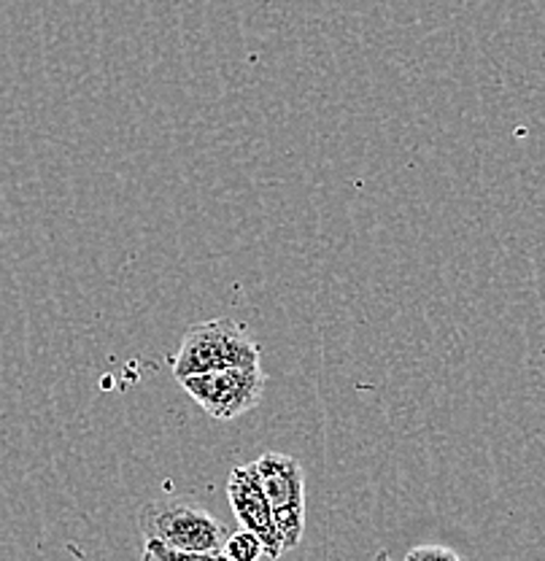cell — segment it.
Returning <instances> with one entry per match:
<instances>
[{
  "instance_id": "1",
  "label": "cell",
  "mask_w": 545,
  "mask_h": 561,
  "mask_svg": "<svg viewBox=\"0 0 545 561\" xmlns=\"http://www.w3.org/2000/svg\"><path fill=\"white\" fill-rule=\"evenodd\" d=\"M171 365L179 381L232 367H260V346L236 319H211L184 332Z\"/></svg>"
},
{
  "instance_id": "2",
  "label": "cell",
  "mask_w": 545,
  "mask_h": 561,
  "mask_svg": "<svg viewBox=\"0 0 545 561\" xmlns=\"http://www.w3.org/2000/svg\"><path fill=\"white\" fill-rule=\"evenodd\" d=\"M138 529L144 540H160L162 546L190 553L225 551L230 531L208 511L181 496H160L138 511Z\"/></svg>"
},
{
  "instance_id": "3",
  "label": "cell",
  "mask_w": 545,
  "mask_h": 561,
  "mask_svg": "<svg viewBox=\"0 0 545 561\" xmlns=\"http://www.w3.org/2000/svg\"><path fill=\"white\" fill-rule=\"evenodd\" d=\"M254 465L268 502H271L281 546L284 551H292L300 546L303 531H306V472H303V465L295 456L275 451L262 454Z\"/></svg>"
},
{
  "instance_id": "4",
  "label": "cell",
  "mask_w": 545,
  "mask_h": 561,
  "mask_svg": "<svg viewBox=\"0 0 545 561\" xmlns=\"http://www.w3.org/2000/svg\"><path fill=\"white\" fill-rule=\"evenodd\" d=\"M179 383L211 419L230 421L260 405L268 376L262 367H232V370L181 378Z\"/></svg>"
},
{
  "instance_id": "5",
  "label": "cell",
  "mask_w": 545,
  "mask_h": 561,
  "mask_svg": "<svg viewBox=\"0 0 545 561\" xmlns=\"http://www.w3.org/2000/svg\"><path fill=\"white\" fill-rule=\"evenodd\" d=\"M227 496H230V505L236 511L240 526L251 535H257L265 546L268 559H279L284 553L281 546L279 529H275L271 502H268L265 489H262L260 472L257 465H240L230 472V481H227Z\"/></svg>"
},
{
  "instance_id": "6",
  "label": "cell",
  "mask_w": 545,
  "mask_h": 561,
  "mask_svg": "<svg viewBox=\"0 0 545 561\" xmlns=\"http://www.w3.org/2000/svg\"><path fill=\"white\" fill-rule=\"evenodd\" d=\"M140 561H230L225 551L216 553H190V551H175V548L162 546L160 540H146L144 551H140Z\"/></svg>"
},
{
  "instance_id": "7",
  "label": "cell",
  "mask_w": 545,
  "mask_h": 561,
  "mask_svg": "<svg viewBox=\"0 0 545 561\" xmlns=\"http://www.w3.org/2000/svg\"><path fill=\"white\" fill-rule=\"evenodd\" d=\"M225 557L230 561H260L265 557V546H262V540L257 535L240 529L225 542Z\"/></svg>"
},
{
  "instance_id": "8",
  "label": "cell",
  "mask_w": 545,
  "mask_h": 561,
  "mask_svg": "<svg viewBox=\"0 0 545 561\" xmlns=\"http://www.w3.org/2000/svg\"><path fill=\"white\" fill-rule=\"evenodd\" d=\"M402 561H462L456 551L445 546H416L410 548Z\"/></svg>"
}]
</instances>
